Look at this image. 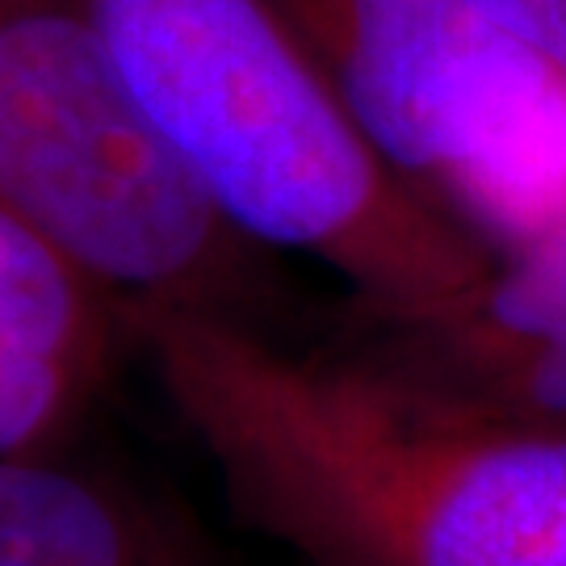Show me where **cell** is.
Returning a JSON list of instances; mask_svg holds the SVG:
<instances>
[{
  "mask_svg": "<svg viewBox=\"0 0 566 566\" xmlns=\"http://www.w3.org/2000/svg\"><path fill=\"white\" fill-rule=\"evenodd\" d=\"M130 344L227 504L306 566H566V432L428 403L353 348L206 311Z\"/></svg>",
  "mask_w": 566,
  "mask_h": 566,
  "instance_id": "6da1fadb",
  "label": "cell"
},
{
  "mask_svg": "<svg viewBox=\"0 0 566 566\" xmlns=\"http://www.w3.org/2000/svg\"><path fill=\"white\" fill-rule=\"evenodd\" d=\"M0 566H214L135 486L42 453L0 465Z\"/></svg>",
  "mask_w": 566,
  "mask_h": 566,
  "instance_id": "52a82bcc",
  "label": "cell"
},
{
  "mask_svg": "<svg viewBox=\"0 0 566 566\" xmlns=\"http://www.w3.org/2000/svg\"><path fill=\"white\" fill-rule=\"evenodd\" d=\"M135 353L122 306L0 210V465L60 453Z\"/></svg>",
  "mask_w": 566,
  "mask_h": 566,
  "instance_id": "8992f818",
  "label": "cell"
},
{
  "mask_svg": "<svg viewBox=\"0 0 566 566\" xmlns=\"http://www.w3.org/2000/svg\"><path fill=\"white\" fill-rule=\"evenodd\" d=\"M365 143L500 252L566 210V88L465 0H277Z\"/></svg>",
  "mask_w": 566,
  "mask_h": 566,
  "instance_id": "277c9868",
  "label": "cell"
},
{
  "mask_svg": "<svg viewBox=\"0 0 566 566\" xmlns=\"http://www.w3.org/2000/svg\"><path fill=\"white\" fill-rule=\"evenodd\" d=\"M122 81L227 223L261 252L324 264L361 324H411L491 264L390 172L277 0H81Z\"/></svg>",
  "mask_w": 566,
  "mask_h": 566,
  "instance_id": "7a4b0ae2",
  "label": "cell"
},
{
  "mask_svg": "<svg viewBox=\"0 0 566 566\" xmlns=\"http://www.w3.org/2000/svg\"><path fill=\"white\" fill-rule=\"evenodd\" d=\"M344 348L428 403L566 432V210L500 248L441 311L361 324Z\"/></svg>",
  "mask_w": 566,
  "mask_h": 566,
  "instance_id": "5b68a950",
  "label": "cell"
},
{
  "mask_svg": "<svg viewBox=\"0 0 566 566\" xmlns=\"http://www.w3.org/2000/svg\"><path fill=\"white\" fill-rule=\"evenodd\" d=\"M0 210L130 315L261 324V248L189 177L81 0H0Z\"/></svg>",
  "mask_w": 566,
  "mask_h": 566,
  "instance_id": "3957f363",
  "label": "cell"
},
{
  "mask_svg": "<svg viewBox=\"0 0 566 566\" xmlns=\"http://www.w3.org/2000/svg\"><path fill=\"white\" fill-rule=\"evenodd\" d=\"M566 88V0H465Z\"/></svg>",
  "mask_w": 566,
  "mask_h": 566,
  "instance_id": "ba28073f",
  "label": "cell"
}]
</instances>
